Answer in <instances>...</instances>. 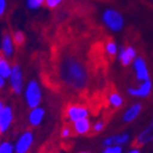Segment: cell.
<instances>
[{
    "label": "cell",
    "mask_w": 153,
    "mask_h": 153,
    "mask_svg": "<svg viewBox=\"0 0 153 153\" xmlns=\"http://www.w3.org/2000/svg\"><path fill=\"white\" fill-rule=\"evenodd\" d=\"M54 58L59 85L75 93L85 94L93 80L95 62L86 60L79 47L59 48Z\"/></svg>",
    "instance_id": "6da1fadb"
},
{
    "label": "cell",
    "mask_w": 153,
    "mask_h": 153,
    "mask_svg": "<svg viewBox=\"0 0 153 153\" xmlns=\"http://www.w3.org/2000/svg\"><path fill=\"white\" fill-rule=\"evenodd\" d=\"M88 116V110L82 103H68L63 109V119L76 122Z\"/></svg>",
    "instance_id": "7a4b0ae2"
},
{
    "label": "cell",
    "mask_w": 153,
    "mask_h": 153,
    "mask_svg": "<svg viewBox=\"0 0 153 153\" xmlns=\"http://www.w3.org/2000/svg\"><path fill=\"white\" fill-rule=\"evenodd\" d=\"M103 22L114 32L122 30L124 26V18L120 12L114 9H107L103 13Z\"/></svg>",
    "instance_id": "3957f363"
},
{
    "label": "cell",
    "mask_w": 153,
    "mask_h": 153,
    "mask_svg": "<svg viewBox=\"0 0 153 153\" xmlns=\"http://www.w3.org/2000/svg\"><path fill=\"white\" fill-rule=\"evenodd\" d=\"M153 141V118L152 120L149 122V124L143 128L141 132H139L136 138L133 141V147L134 148H139L143 146L148 145V143Z\"/></svg>",
    "instance_id": "277c9868"
},
{
    "label": "cell",
    "mask_w": 153,
    "mask_h": 153,
    "mask_svg": "<svg viewBox=\"0 0 153 153\" xmlns=\"http://www.w3.org/2000/svg\"><path fill=\"white\" fill-rule=\"evenodd\" d=\"M26 97H27V103L30 107L34 108L36 107L40 102H41V91H40V87L34 80L29 84L27 91H26Z\"/></svg>",
    "instance_id": "5b68a950"
},
{
    "label": "cell",
    "mask_w": 153,
    "mask_h": 153,
    "mask_svg": "<svg viewBox=\"0 0 153 153\" xmlns=\"http://www.w3.org/2000/svg\"><path fill=\"white\" fill-rule=\"evenodd\" d=\"M133 65H134L135 74L138 80L145 82V80L150 79V73H149L148 65H147V62H146V60L143 57H136L135 60L133 61Z\"/></svg>",
    "instance_id": "8992f818"
},
{
    "label": "cell",
    "mask_w": 153,
    "mask_h": 153,
    "mask_svg": "<svg viewBox=\"0 0 153 153\" xmlns=\"http://www.w3.org/2000/svg\"><path fill=\"white\" fill-rule=\"evenodd\" d=\"M153 85L150 79L141 82V84L138 87H130L128 89V93L132 97H147L151 94L152 92Z\"/></svg>",
    "instance_id": "52a82bcc"
},
{
    "label": "cell",
    "mask_w": 153,
    "mask_h": 153,
    "mask_svg": "<svg viewBox=\"0 0 153 153\" xmlns=\"http://www.w3.org/2000/svg\"><path fill=\"white\" fill-rule=\"evenodd\" d=\"M11 85L14 93L18 94L21 93L22 87H23V80H22V72L21 68L17 64L13 65L12 72H11Z\"/></svg>",
    "instance_id": "ba28073f"
},
{
    "label": "cell",
    "mask_w": 153,
    "mask_h": 153,
    "mask_svg": "<svg viewBox=\"0 0 153 153\" xmlns=\"http://www.w3.org/2000/svg\"><path fill=\"white\" fill-rule=\"evenodd\" d=\"M136 51L133 46H125L122 47L119 54V60H120L121 64L124 66H128L132 63L136 58Z\"/></svg>",
    "instance_id": "9c48e42d"
},
{
    "label": "cell",
    "mask_w": 153,
    "mask_h": 153,
    "mask_svg": "<svg viewBox=\"0 0 153 153\" xmlns=\"http://www.w3.org/2000/svg\"><path fill=\"white\" fill-rule=\"evenodd\" d=\"M141 110H143V105L140 103H135L133 104L131 107H128L125 110V112L123 114V121L126 123L132 122L140 115Z\"/></svg>",
    "instance_id": "30bf717a"
},
{
    "label": "cell",
    "mask_w": 153,
    "mask_h": 153,
    "mask_svg": "<svg viewBox=\"0 0 153 153\" xmlns=\"http://www.w3.org/2000/svg\"><path fill=\"white\" fill-rule=\"evenodd\" d=\"M33 140V136L30 132H26L18 140L16 145V152L17 153H26L30 148L31 143Z\"/></svg>",
    "instance_id": "8fae6325"
},
{
    "label": "cell",
    "mask_w": 153,
    "mask_h": 153,
    "mask_svg": "<svg viewBox=\"0 0 153 153\" xmlns=\"http://www.w3.org/2000/svg\"><path fill=\"white\" fill-rule=\"evenodd\" d=\"M130 139L128 134H118L115 136H110L104 139L103 145L105 147H110V146H122L126 143Z\"/></svg>",
    "instance_id": "7c38bea8"
},
{
    "label": "cell",
    "mask_w": 153,
    "mask_h": 153,
    "mask_svg": "<svg viewBox=\"0 0 153 153\" xmlns=\"http://www.w3.org/2000/svg\"><path fill=\"white\" fill-rule=\"evenodd\" d=\"M13 119L12 109L10 107H5L3 109L2 114L0 115V133H3L8 130Z\"/></svg>",
    "instance_id": "4fadbf2b"
},
{
    "label": "cell",
    "mask_w": 153,
    "mask_h": 153,
    "mask_svg": "<svg viewBox=\"0 0 153 153\" xmlns=\"http://www.w3.org/2000/svg\"><path fill=\"white\" fill-rule=\"evenodd\" d=\"M73 128H74L75 134H86L90 130L89 120L85 118V119H80V120L76 121L73 124Z\"/></svg>",
    "instance_id": "5bb4252c"
},
{
    "label": "cell",
    "mask_w": 153,
    "mask_h": 153,
    "mask_svg": "<svg viewBox=\"0 0 153 153\" xmlns=\"http://www.w3.org/2000/svg\"><path fill=\"white\" fill-rule=\"evenodd\" d=\"M107 100H108L109 105H111L112 107H115V108H119L123 105V97H121L120 93H118V92H116V91L110 92L109 94H108Z\"/></svg>",
    "instance_id": "9a60e30c"
},
{
    "label": "cell",
    "mask_w": 153,
    "mask_h": 153,
    "mask_svg": "<svg viewBox=\"0 0 153 153\" xmlns=\"http://www.w3.org/2000/svg\"><path fill=\"white\" fill-rule=\"evenodd\" d=\"M13 51V45H12V40L10 38V34L7 32L3 33L2 36V51L3 54L7 56H10L12 54Z\"/></svg>",
    "instance_id": "2e32d148"
},
{
    "label": "cell",
    "mask_w": 153,
    "mask_h": 153,
    "mask_svg": "<svg viewBox=\"0 0 153 153\" xmlns=\"http://www.w3.org/2000/svg\"><path fill=\"white\" fill-rule=\"evenodd\" d=\"M44 116V110L42 108H36V109H33L32 112L30 114V123L32 125H38L39 123L41 122L42 118Z\"/></svg>",
    "instance_id": "e0dca14e"
},
{
    "label": "cell",
    "mask_w": 153,
    "mask_h": 153,
    "mask_svg": "<svg viewBox=\"0 0 153 153\" xmlns=\"http://www.w3.org/2000/svg\"><path fill=\"white\" fill-rule=\"evenodd\" d=\"M105 51L107 53V55L111 58L117 55V51H118V47H117V44H116L115 41H112V40H108L105 44Z\"/></svg>",
    "instance_id": "ac0fdd59"
},
{
    "label": "cell",
    "mask_w": 153,
    "mask_h": 153,
    "mask_svg": "<svg viewBox=\"0 0 153 153\" xmlns=\"http://www.w3.org/2000/svg\"><path fill=\"white\" fill-rule=\"evenodd\" d=\"M11 72H12V70L10 69V65H9L8 62L5 61V60H2V61L0 62V75L3 78L10 76Z\"/></svg>",
    "instance_id": "d6986e66"
},
{
    "label": "cell",
    "mask_w": 153,
    "mask_h": 153,
    "mask_svg": "<svg viewBox=\"0 0 153 153\" xmlns=\"http://www.w3.org/2000/svg\"><path fill=\"white\" fill-rule=\"evenodd\" d=\"M13 42L17 46H22L25 42V36L22 31H16L13 34Z\"/></svg>",
    "instance_id": "ffe728a7"
},
{
    "label": "cell",
    "mask_w": 153,
    "mask_h": 153,
    "mask_svg": "<svg viewBox=\"0 0 153 153\" xmlns=\"http://www.w3.org/2000/svg\"><path fill=\"white\" fill-rule=\"evenodd\" d=\"M103 153H122V148L121 146H110V147H106Z\"/></svg>",
    "instance_id": "44dd1931"
},
{
    "label": "cell",
    "mask_w": 153,
    "mask_h": 153,
    "mask_svg": "<svg viewBox=\"0 0 153 153\" xmlns=\"http://www.w3.org/2000/svg\"><path fill=\"white\" fill-rule=\"evenodd\" d=\"M12 145L9 143H4L0 146V153H12Z\"/></svg>",
    "instance_id": "7402d4cb"
},
{
    "label": "cell",
    "mask_w": 153,
    "mask_h": 153,
    "mask_svg": "<svg viewBox=\"0 0 153 153\" xmlns=\"http://www.w3.org/2000/svg\"><path fill=\"white\" fill-rule=\"evenodd\" d=\"M27 3H28V7L30 9H36L43 3V1L42 0H28Z\"/></svg>",
    "instance_id": "603a6c76"
},
{
    "label": "cell",
    "mask_w": 153,
    "mask_h": 153,
    "mask_svg": "<svg viewBox=\"0 0 153 153\" xmlns=\"http://www.w3.org/2000/svg\"><path fill=\"white\" fill-rule=\"evenodd\" d=\"M104 128V123L103 122H97L94 124V126H93V130H92V133L90 134V135H92V134H97V133H100L101 131Z\"/></svg>",
    "instance_id": "cb8c5ba5"
},
{
    "label": "cell",
    "mask_w": 153,
    "mask_h": 153,
    "mask_svg": "<svg viewBox=\"0 0 153 153\" xmlns=\"http://www.w3.org/2000/svg\"><path fill=\"white\" fill-rule=\"evenodd\" d=\"M61 1H62V0H45L46 5H47L48 8H51V9L56 8L57 5L61 2Z\"/></svg>",
    "instance_id": "d4e9b609"
},
{
    "label": "cell",
    "mask_w": 153,
    "mask_h": 153,
    "mask_svg": "<svg viewBox=\"0 0 153 153\" xmlns=\"http://www.w3.org/2000/svg\"><path fill=\"white\" fill-rule=\"evenodd\" d=\"M5 10V0H0V16L2 15Z\"/></svg>",
    "instance_id": "484cf974"
},
{
    "label": "cell",
    "mask_w": 153,
    "mask_h": 153,
    "mask_svg": "<svg viewBox=\"0 0 153 153\" xmlns=\"http://www.w3.org/2000/svg\"><path fill=\"white\" fill-rule=\"evenodd\" d=\"M128 153H140V151H139V148H133Z\"/></svg>",
    "instance_id": "4316f807"
},
{
    "label": "cell",
    "mask_w": 153,
    "mask_h": 153,
    "mask_svg": "<svg viewBox=\"0 0 153 153\" xmlns=\"http://www.w3.org/2000/svg\"><path fill=\"white\" fill-rule=\"evenodd\" d=\"M3 109H4V105H3V101H1V100H0V115L2 114Z\"/></svg>",
    "instance_id": "83f0119b"
},
{
    "label": "cell",
    "mask_w": 153,
    "mask_h": 153,
    "mask_svg": "<svg viewBox=\"0 0 153 153\" xmlns=\"http://www.w3.org/2000/svg\"><path fill=\"white\" fill-rule=\"evenodd\" d=\"M3 85H4V80H3V77L0 75V89L3 87Z\"/></svg>",
    "instance_id": "f1b7e54d"
},
{
    "label": "cell",
    "mask_w": 153,
    "mask_h": 153,
    "mask_svg": "<svg viewBox=\"0 0 153 153\" xmlns=\"http://www.w3.org/2000/svg\"><path fill=\"white\" fill-rule=\"evenodd\" d=\"M2 60H4V55L2 54V51H0V62L2 61Z\"/></svg>",
    "instance_id": "f546056e"
},
{
    "label": "cell",
    "mask_w": 153,
    "mask_h": 153,
    "mask_svg": "<svg viewBox=\"0 0 153 153\" xmlns=\"http://www.w3.org/2000/svg\"><path fill=\"white\" fill-rule=\"evenodd\" d=\"M80 153H89V152H80Z\"/></svg>",
    "instance_id": "4dcf8cb0"
},
{
    "label": "cell",
    "mask_w": 153,
    "mask_h": 153,
    "mask_svg": "<svg viewBox=\"0 0 153 153\" xmlns=\"http://www.w3.org/2000/svg\"><path fill=\"white\" fill-rule=\"evenodd\" d=\"M150 1H151V2H152V3H153V0H150Z\"/></svg>",
    "instance_id": "1f68e13d"
},
{
    "label": "cell",
    "mask_w": 153,
    "mask_h": 153,
    "mask_svg": "<svg viewBox=\"0 0 153 153\" xmlns=\"http://www.w3.org/2000/svg\"><path fill=\"white\" fill-rule=\"evenodd\" d=\"M42 1H43V2H44V1H45V0H42Z\"/></svg>",
    "instance_id": "d6a6232c"
}]
</instances>
